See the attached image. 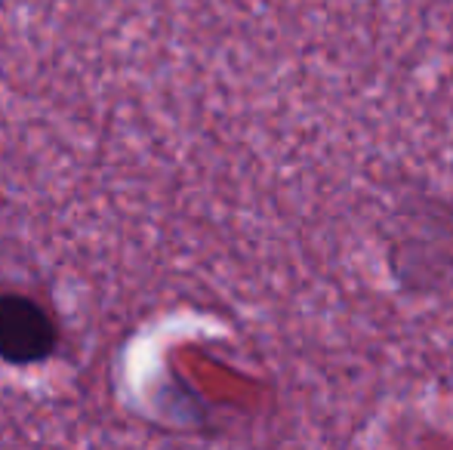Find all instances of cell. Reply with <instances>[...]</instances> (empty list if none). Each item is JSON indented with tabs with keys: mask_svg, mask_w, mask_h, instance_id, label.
Returning <instances> with one entry per match:
<instances>
[{
	"mask_svg": "<svg viewBox=\"0 0 453 450\" xmlns=\"http://www.w3.org/2000/svg\"><path fill=\"white\" fill-rule=\"evenodd\" d=\"M59 327L41 302L22 294L0 296V358L6 364H37L56 352Z\"/></svg>",
	"mask_w": 453,
	"mask_h": 450,
	"instance_id": "obj_1",
	"label": "cell"
}]
</instances>
